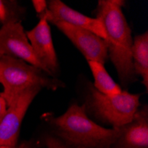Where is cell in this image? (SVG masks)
Here are the masks:
<instances>
[{
  "label": "cell",
  "mask_w": 148,
  "mask_h": 148,
  "mask_svg": "<svg viewBox=\"0 0 148 148\" xmlns=\"http://www.w3.org/2000/svg\"><path fill=\"white\" fill-rule=\"evenodd\" d=\"M1 56L20 59L45 72L34 54L21 23L15 20L3 24L0 29V57Z\"/></svg>",
  "instance_id": "cell-5"
},
{
  "label": "cell",
  "mask_w": 148,
  "mask_h": 148,
  "mask_svg": "<svg viewBox=\"0 0 148 148\" xmlns=\"http://www.w3.org/2000/svg\"><path fill=\"white\" fill-rule=\"evenodd\" d=\"M42 88L33 87L26 90L6 107V111L0 122V146L14 147L21 122L34 98Z\"/></svg>",
  "instance_id": "cell-6"
},
{
  "label": "cell",
  "mask_w": 148,
  "mask_h": 148,
  "mask_svg": "<svg viewBox=\"0 0 148 148\" xmlns=\"http://www.w3.org/2000/svg\"><path fill=\"white\" fill-rule=\"evenodd\" d=\"M36 11L39 13V15H41L42 13L47 9V3L45 1H39V0H34L32 1Z\"/></svg>",
  "instance_id": "cell-15"
},
{
  "label": "cell",
  "mask_w": 148,
  "mask_h": 148,
  "mask_svg": "<svg viewBox=\"0 0 148 148\" xmlns=\"http://www.w3.org/2000/svg\"><path fill=\"white\" fill-rule=\"evenodd\" d=\"M58 134L65 140L83 148H109L119 138L122 127L106 129L91 121L85 106L74 104L53 120Z\"/></svg>",
  "instance_id": "cell-2"
},
{
  "label": "cell",
  "mask_w": 148,
  "mask_h": 148,
  "mask_svg": "<svg viewBox=\"0 0 148 148\" xmlns=\"http://www.w3.org/2000/svg\"><path fill=\"white\" fill-rule=\"evenodd\" d=\"M12 20L9 19V12L6 7V5L4 1L0 0V21H2L4 24Z\"/></svg>",
  "instance_id": "cell-14"
},
{
  "label": "cell",
  "mask_w": 148,
  "mask_h": 148,
  "mask_svg": "<svg viewBox=\"0 0 148 148\" xmlns=\"http://www.w3.org/2000/svg\"><path fill=\"white\" fill-rule=\"evenodd\" d=\"M0 148H30V145L28 143H23L21 145H16L14 147H7V146H0Z\"/></svg>",
  "instance_id": "cell-17"
},
{
  "label": "cell",
  "mask_w": 148,
  "mask_h": 148,
  "mask_svg": "<svg viewBox=\"0 0 148 148\" xmlns=\"http://www.w3.org/2000/svg\"><path fill=\"white\" fill-rule=\"evenodd\" d=\"M131 60L134 72L138 74L145 88H148V33L136 36L131 48Z\"/></svg>",
  "instance_id": "cell-11"
},
{
  "label": "cell",
  "mask_w": 148,
  "mask_h": 148,
  "mask_svg": "<svg viewBox=\"0 0 148 148\" xmlns=\"http://www.w3.org/2000/svg\"><path fill=\"white\" fill-rule=\"evenodd\" d=\"M6 107H7V106H6L5 101L1 97V95H0V122H1V120L6 111Z\"/></svg>",
  "instance_id": "cell-16"
},
{
  "label": "cell",
  "mask_w": 148,
  "mask_h": 148,
  "mask_svg": "<svg viewBox=\"0 0 148 148\" xmlns=\"http://www.w3.org/2000/svg\"><path fill=\"white\" fill-rule=\"evenodd\" d=\"M94 77V89L104 95H116L122 89L112 79L103 64L96 61H88Z\"/></svg>",
  "instance_id": "cell-12"
},
{
  "label": "cell",
  "mask_w": 148,
  "mask_h": 148,
  "mask_svg": "<svg viewBox=\"0 0 148 148\" xmlns=\"http://www.w3.org/2000/svg\"><path fill=\"white\" fill-rule=\"evenodd\" d=\"M26 35L36 58L43 66L45 73L49 75L55 73L58 69V59L47 20L40 17L36 26L27 31Z\"/></svg>",
  "instance_id": "cell-9"
},
{
  "label": "cell",
  "mask_w": 148,
  "mask_h": 148,
  "mask_svg": "<svg viewBox=\"0 0 148 148\" xmlns=\"http://www.w3.org/2000/svg\"><path fill=\"white\" fill-rule=\"evenodd\" d=\"M109 148H148L147 108L137 112L133 121L122 127L119 138Z\"/></svg>",
  "instance_id": "cell-10"
},
{
  "label": "cell",
  "mask_w": 148,
  "mask_h": 148,
  "mask_svg": "<svg viewBox=\"0 0 148 148\" xmlns=\"http://www.w3.org/2000/svg\"><path fill=\"white\" fill-rule=\"evenodd\" d=\"M45 144L47 148H71L68 145H65L62 144L60 140L54 138H47L45 140ZM78 148H83V147H78Z\"/></svg>",
  "instance_id": "cell-13"
},
{
  "label": "cell",
  "mask_w": 148,
  "mask_h": 148,
  "mask_svg": "<svg viewBox=\"0 0 148 148\" xmlns=\"http://www.w3.org/2000/svg\"><path fill=\"white\" fill-rule=\"evenodd\" d=\"M91 98L96 113L114 128H121L131 123L139 106L138 94L126 90L116 95H104L91 88Z\"/></svg>",
  "instance_id": "cell-4"
},
{
  "label": "cell",
  "mask_w": 148,
  "mask_h": 148,
  "mask_svg": "<svg viewBox=\"0 0 148 148\" xmlns=\"http://www.w3.org/2000/svg\"><path fill=\"white\" fill-rule=\"evenodd\" d=\"M40 17L45 18L48 22L55 24L63 22L77 28L87 29L96 34L102 39H106L103 25L97 18H91L70 8L60 0H51L47 4V9Z\"/></svg>",
  "instance_id": "cell-8"
},
{
  "label": "cell",
  "mask_w": 148,
  "mask_h": 148,
  "mask_svg": "<svg viewBox=\"0 0 148 148\" xmlns=\"http://www.w3.org/2000/svg\"><path fill=\"white\" fill-rule=\"evenodd\" d=\"M123 1L101 0L97 7V19L106 33L105 42L120 79L125 82L134 75L131 60L133 39L131 30L123 12Z\"/></svg>",
  "instance_id": "cell-1"
},
{
  "label": "cell",
  "mask_w": 148,
  "mask_h": 148,
  "mask_svg": "<svg viewBox=\"0 0 148 148\" xmlns=\"http://www.w3.org/2000/svg\"><path fill=\"white\" fill-rule=\"evenodd\" d=\"M54 25L69 38L76 48L83 53L87 61H96L103 65L105 64L108 53L104 39L87 29L66 23L57 22Z\"/></svg>",
  "instance_id": "cell-7"
},
{
  "label": "cell",
  "mask_w": 148,
  "mask_h": 148,
  "mask_svg": "<svg viewBox=\"0 0 148 148\" xmlns=\"http://www.w3.org/2000/svg\"><path fill=\"white\" fill-rule=\"evenodd\" d=\"M44 71L20 59L11 56L0 57V84L3 85L1 97L9 106L26 90L33 87L56 89V81L44 75Z\"/></svg>",
  "instance_id": "cell-3"
}]
</instances>
